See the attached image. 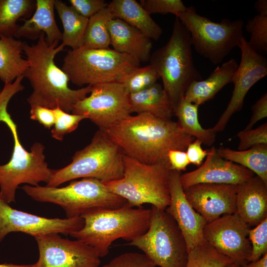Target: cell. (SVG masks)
<instances>
[{
  "instance_id": "obj_1",
  "label": "cell",
  "mask_w": 267,
  "mask_h": 267,
  "mask_svg": "<svg viewBox=\"0 0 267 267\" xmlns=\"http://www.w3.org/2000/svg\"><path fill=\"white\" fill-rule=\"evenodd\" d=\"M103 130L125 155L150 165L170 167L168 158L169 151H185L194 139L182 130L177 122L148 113L131 115Z\"/></svg>"
},
{
  "instance_id": "obj_2",
  "label": "cell",
  "mask_w": 267,
  "mask_h": 267,
  "mask_svg": "<svg viewBox=\"0 0 267 267\" xmlns=\"http://www.w3.org/2000/svg\"><path fill=\"white\" fill-rule=\"evenodd\" d=\"M65 46L49 44L42 33L37 42L31 45L25 42L23 52L29 65L24 74L32 88L27 101L30 105H39L53 109L59 107L71 113L74 105L91 90L92 86L74 89L68 86L69 79L55 64V56Z\"/></svg>"
},
{
  "instance_id": "obj_3",
  "label": "cell",
  "mask_w": 267,
  "mask_h": 267,
  "mask_svg": "<svg viewBox=\"0 0 267 267\" xmlns=\"http://www.w3.org/2000/svg\"><path fill=\"white\" fill-rule=\"evenodd\" d=\"M150 216L151 209L132 207L127 203L116 209L92 210L81 216L83 227L70 235L92 247L103 257L116 240L131 242L145 233Z\"/></svg>"
},
{
  "instance_id": "obj_4",
  "label": "cell",
  "mask_w": 267,
  "mask_h": 267,
  "mask_svg": "<svg viewBox=\"0 0 267 267\" xmlns=\"http://www.w3.org/2000/svg\"><path fill=\"white\" fill-rule=\"evenodd\" d=\"M149 61L162 79L174 113L190 85L202 80L194 64L189 34L178 17L169 40L154 51Z\"/></svg>"
},
{
  "instance_id": "obj_5",
  "label": "cell",
  "mask_w": 267,
  "mask_h": 267,
  "mask_svg": "<svg viewBox=\"0 0 267 267\" xmlns=\"http://www.w3.org/2000/svg\"><path fill=\"white\" fill-rule=\"evenodd\" d=\"M124 155L106 132L99 129L88 145L74 153L69 164L54 169L46 185L58 187L79 178H93L103 182L120 179L123 176Z\"/></svg>"
},
{
  "instance_id": "obj_6",
  "label": "cell",
  "mask_w": 267,
  "mask_h": 267,
  "mask_svg": "<svg viewBox=\"0 0 267 267\" xmlns=\"http://www.w3.org/2000/svg\"><path fill=\"white\" fill-rule=\"evenodd\" d=\"M171 170L166 165L147 164L124 155L122 178L103 183L132 207L139 208L149 204L166 210L170 202Z\"/></svg>"
},
{
  "instance_id": "obj_7",
  "label": "cell",
  "mask_w": 267,
  "mask_h": 267,
  "mask_svg": "<svg viewBox=\"0 0 267 267\" xmlns=\"http://www.w3.org/2000/svg\"><path fill=\"white\" fill-rule=\"evenodd\" d=\"M7 100L0 102V122L4 123L11 132L13 149L9 161L0 165V198L9 204L15 202L16 189L20 184L26 183L38 186L42 182L46 184L54 169L48 168L45 161L44 146L36 142L27 151L21 144L16 124L7 110Z\"/></svg>"
},
{
  "instance_id": "obj_8",
  "label": "cell",
  "mask_w": 267,
  "mask_h": 267,
  "mask_svg": "<svg viewBox=\"0 0 267 267\" xmlns=\"http://www.w3.org/2000/svg\"><path fill=\"white\" fill-rule=\"evenodd\" d=\"M21 188L35 201L59 206L68 218L81 217L92 210L116 209L127 204L103 182L93 178L72 181L62 187L26 184Z\"/></svg>"
},
{
  "instance_id": "obj_9",
  "label": "cell",
  "mask_w": 267,
  "mask_h": 267,
  "mask_svg": "<svg viewBox=\"0 0 267 267\" xmlns=\"http://www.w3.org/2000/svg\"><path fill=\"white\" fill-rule=\"evenodd\" d=\"M139 65L134 58L109 47L91 49L82 46L67 51L61 69L70 81L81 87L118 82Z\"/></svg>"
},
{
  "instance_id": "obj_10",
  "label": "cell",
  "mask_w": 267,
  "mask_h": 267,
  "mask_svg": "<svg viewBox=\"0 0 267 267\" xmlns=\"http://www.w3.org/2000/svg\"><path fill=\"white\" fill-rule=\"evenodd\" d=\"M177 17L188 32L195 51L214 65L222 63L234 48L239 47L244 37L242 20L224 18L214 22L198 14L192 6Z\"/></svg>"
},
{
  "instance_id": "obj_11",
  "label": "cell",
  "mask_w": 267,
  "mask_h": 267,
  "mask_svg": "<svg viewBox=\"0 0 267 267\" xmlns=\"http://www.w3.org/2000/svg\"><path fill=\"white\" fill-rule=\"evenodd\" d=\"M127 245L140 250L156 266L185 267L188 249L184 236L165 210L151 207L149 226Z\"/></svg>"
},
{
  "instance_id": "obj_12",
  "label": "cell",
  "mask_w": 267,
  "mask_h": 267,
  "mask_svg": "<svg viewBox=\"0 0 267 267\" xmlns=\"http://www.w3.org/2000/svg\"><path fill=\"white\" fill-rule=\"evenodd\" d=\"M90 93L74 105L71 113L85 116L99 129L106 130L132 114L130 93L122 84L94 85Z\"/></svg>"
},
{
  "instance_id": "obj_13",
  "label": "cell",
  "mask_w": 267,
  "mask_h": 267,
  "mask_svg": "<svg viewBox=\"0 0 267 267\" xmlns=\"http://www.w3.org/2000/svg\"><path fill=\"white\" fill-rule=\"evenodd\" d=\"M250 226L236 213L224 215L205 225V240L241 267L250 262Z\"/></svg>"
},
{
  "instance_id": "obj_14",
  "label": "cell",
  "mask_w": 267,
  "mask_h": 267,
  "mask_svg": "<svg viewBox=\"0 0 267 267\" xmlns=\"http://www.w3.org/2000/svg\"><path fill=\"white\" fill-rule=\"evenodd\" d=\"M39 256L35 267H99L100 256L94 248L79 240L52 233L34 237Z\"/></svg>"
},
{
  "instance_id": "obj_15",
  "label": "cell",
  "mask_w": 267,
  "mask_h": 267,
  "mask_svg": "<svg viewBox=\"0 0 267 267\" xmlns=\"http://www.w3.org/2000/svg\"><path fill=\"white\" fill-rule=\"evenodd\" d=\"M84 225L81 217L48 218L12 208L0 198V243L13 232H21L34 237L52 233L70 235Z\"/></svg>"
},
{
  "instance_id": "obj_16",
  "label": "cell",
  "mask_w": 267,
  "mask_h": 267,
  "mask_svg": "<svg viewBox=\"0 0 267 267\" xmlns=\"http://www.w3.org/2000/svg\"><path fill=\"white\" fill-rule=\"evenodd\" d=\"M238 47L241 59L232 82L234 84L232 94L226 109L212 128L216 133L224 130L231 117L242 109L250 89L267 75V58L253 50L244 37Z\"/></svg>"
},
{
  "instance_id": "obj_17",
  "label": "cell",
  "mask_w": 267,
  "mask_h": 267,
  "mask_svg": "<svg viewBox=\"0 0 267 267\" xmlns=\"http://www.w3.org/2000/svg\"><path fill=\"white\" fill-rule=\"evenodd\" d=\"M183 190L189 203L207 222L236 213L237 185L199 183Z\"/></svg>"
},
{
  "instance_id": "obj_18",
  "label": "cell",
  "mask_w": 267,
  "mask_h": 267,
  "mask_svg": "<svg viewBox=\"0 0 267 267\" xmlns=\"http://www.w3.org/2000/svg\"><path fill=\"white\" fill-rule=\"evenodd\" d=\"M255 174L250 170L222 158L217 148L208 150L205 161L197 169L180 175V181L183 189L199 183L238 185Z\"/></svg>"
},
{
  "instance_id": "obj_19",
  "label": "cell",
  "mask_w": 267,
  "mask_h": 267,
  "mask_svg": "<svg viewBox=\"0 0 267 267\" xmlns=\"http://www.w3.org/2000/svg\"><path fill=\"white\" fill-rule=\"evenodd\" d=\"M180 172L171 170L169 181L170 202L165 210L177 222L184 236L188 252L205 241L203 229L207 222L186 198L180 181Z\"/></svg>"
},
{
  "instance_id": "obj_20",
  "label": "cell",
  "mask_w": 267,
  "mask_h": 267,
  "mask_svg": "<svg viewBox=\"0 0 267 267\" xmlns=\"http://www.w3.org/2000/svg\"><path fill=\"white\" fill-rule=\"evenodd\" d=\"M236 213L250 226L267 218V184L257 175L237 185Z\"/></svg>"
},
{
  "instance_id": "obj_21",
  "label": "cell",
  "mask_w": 267,
  "mask_h": 267,
  "mask_svg": "<svg viewBox=\"0 0 267 267\" xmlns=\"http://www.w3.org/2000/svg\"><path fill=\"white\" fill-rule=\"evenodd\" d=\"M108 28L110 45L114 50L130 55L139 62L149 61L152 42L140 30L117 18L109 21Z\"/></svg>"
},
{
  "instance_id": "obj_22",
  "label": "cell",
  "mask_w": 267,
  "mask_h": 267,
  "mask_svg": "<svg viewBox=\"0 0 267 267\" xmlns=\"http://www.w3.org/2000/svg\"><path fill=\"white\" fill-rule=\"evenodd\" d=\"M54 0H36L34 13L30 18L22 19L24 23L19 25L15 38L38 40L40 35L44 33L49 44L58 45L61 41L62 33L55 19Z\"/></svg>"
},
{
  "instance_id": "obj_23",
  "label": "cell",
  "mask_w": 267,
  "mask_h": 267,
  "mask_svg": "<svg viewBox=\"0 0 267 267\" xmlns=\"http://www.w3.org/2000/svg\"><path fill=\"white\" fill-rule=\"evenodd\" d=\"M238 64L231 58L218 66L209 77L193 82L186 89L184 97L199 106L212 99L225 86L232 82Z\"/></svg>"
},
{
  "instance_id": "obj_24",
  "label": "cell",
  "mask_w": 267,
  "mask_h": 267,
  "mask_svg": "<svg viewBox=\"0 0 267 267\" xmlns=\"http://www.w3.org/2000/svg\"><path fill=\"white\" fill-rule=\"evenodd\" d=\"M107 7L115 18L137 28L150 39L158 40L162 34L161 27L135 0H113Z\"/></svg>"
},
{
  "instance_id": "obj_25",
  "label": "cell",
  "mask_w": 267,
  "mask_h": 267,
  "mask_svg": "<svg viewBox=\"0 0 267 267\" xmlns=\"http://www.w3.org/2000/svg\"><path fill=\"white\" fill-rule=\"evenodd\" d=\"M132 113H148L163 119H171L174 110L163 86L157 82L141 91L130 94Z\"/></svg>"
},
{
  "instance_id": "obj_26",
  "label": "cell",
  "mask_w": 267,
  "mask_h": 267,
  "mask_svg": "<svg viewBox=\"0 0 267 267\" xmlns=\"http://www.w3.org/2000/svg\"><path fill=\"white\" fill-rule=\"evenodd\" d=\"M24 43L14 37H0V79L4 85L23 76L28 67L27 60L21 54Z\"/></svg>"
},
{
  "instance_id": "obj_27",
  "label": "cell",
  "mask_w": 267,
  "mask_h": 267,
  "mask_svg": "<svg viewBox=\"0 0 267 267\" xmlns=\"http://www.w3.org/2000/svg\"><path fill=\"white\" fill-rule=\"evenodd\" d=\"M54 7L62 22V43L71 49L83 45L84 39L89 19L78 13L72 6L60 0H54Z\"/></svg>"
},
{
  "instance_id": "obj_28",
  "label": "cell",
  "mask_w": 267,
  "mask_h": 267,
  "mask_svg": "<svg viewBox=\"0 0 267 267\" xmlns=\"http://www.w3.org/2000/svg\"><path fill=\"white\" fill-rule=\"evenodd\" d=\"M217 152L222 158L250 170L267 184V144L237 151L220 146Z\"/></svg>"
},
{
  "instance_id": "obj_29",
  "label": "cell",
  "mask_w": 267,
  "mask_h": 267,
  "mask_svg": "<svg viewBox=\"0 0 267 267\" xmlns=\"http://www.w3.org/2000/svg\"><path fill=\"white\" fill-rule=\"evenodd\" d=\"M36 6L35 0H0V37H14L19 20L30 18Z\"/></svg>"
},
{
  "instance_id": "obj_30",
  "label": "cell",
  "mask_w": 267,
  "mask_h": 267,
  "mask_svg": "<svg viewBox=\"0 0 267 267\" xmlns=\"http://www.w3.org/2000/svg\"><path fill=\"white\" fill-rule=\"evenodd\" d=\"M198 107L183 97L175 110L174 115L177 117V123L185 133L210 146L215 141L216 133L212 128L206 129L200 125L198 120Z\"/></svg>"
},
{
  "instance_id": "obj_31",
  "label": "cell",
  "mask_w": 267,
  "mask_h": 267,
  "mask_svg": "<svg viewBox=\"0 0 267 267\" xmlns=\"http://www.w3.org/2000/svg\"><path fill=\"white\" fill-rule=\"evenodd\" d=\"M114 18L108 7L90 17L85 32L83 46L91 49L109 48L110 37L108 23Z\"/></svg>"
},
{
  "instance_id": "obj_32",
  "label": "cell",
  "mask_w": 267,
  "mask_h": 267,
  "mask_svg": "<svg viewBox=\"0 0 267 267\" xmlns=\"http://www.w3.org/2000/svg\"><path fill=\"white\" fill-rule=\"evenodd\" d=\"M233 263L205 240L197 244L188 251L185 267H224Z\"/></svg>"
},
{
  "instance_id": "obj_33",
  "label": "cell",
  "mask_w": 267,
  "mask_h": 267,
  "mask_svg": "<svg viewBox=\"0 0 267 267\" xmlns=\"http://www.w3.org/2000/svg\"><path fill=\"white\" fill-rule=\"evenodd\" d=\"M160 78L157 71L149 64L137 68L118 82L122 84L131 94L150 87L156 83Z\"/></svg>"
},
{
  "instance_id": "obj_34",
  "label": "cell",
  "mask_w": 267,
  "mask_h": 267,
  "mask_svg": "<svg viewBox=\"0 0 267 267\" xmlns=\"http://www.w3.org/2000/svg\"><path fill=\"white\" fill-rule=\"evenodd\" d=\"M246 31L250 34L248 44L256 52H267V16L257 14L248 20Z\"/></svg>"
},
{
  "instance_id": "obj_35",
  "label": "cell",
  "mask_w": 267,
  "mask_h": 267,
  "mask_svg": "<svg viewBox=\"0 0 267 267\" xmlns=\"http://www.w3.org/2000/svg\"><path fill=\"white\" fill-rule=\"evenodd\" d=\"M55 115V123L51 129L53 138L62 141L65 135L75 131L80 123L87 119L84 115L67 113L59 107L53 109Z\"/></svg>"
},
{
  "instance_id": "obj_36",
  "label": "cell",
  "mask_w": 267,
  "mask_h": 267,
  "mask_svg": "<svg viewBox=\"0 0 267 267\" xmlns=\"http://www.w3.org/2000/svg\"><path fill=\"white\" fill-rule=\"evenodd\" d=\"M140 4L150 15L171 13L178 17L188 8L180 0H141Z\"/></svg>"
},
{
  "instance_id": "obj_37",
  "label": "cell",
  "mask_w": 267,
  "mask_h": 267,
  "mask_svg": "<svg viewBox=\"0 0 267 267\" xmlns=\"http://www.w3.org/2000/svg\"><path fill=\"white\" fill-rule=\"evenodd\" d=\"M248 238L252 247L250 262L258 260L267 253V218L249 229Z\"/></svg>"
},
{
  "instance_id": "obj_38",
  "label": "cell",
  "mask_w": 267,
  "mask_h": 267,
  "mask_svg": "<svg viewBox=\"0 0 267 267\" xmlns=\"http://www.w3.org/2000/svg\"><path fill=\"white\" fill-rule=\"evenodd\" d=\"M239 139L238 150H245L253 147L267 144V123L255 129L243 130L237 134Z\"/></svg>"
},
{
  "instance_id": "obj_39",
  "label": "cell",
  "mask_w": 267,
  "mask_h": 267,
  "mask_svg": "<svg viewBox=\"0 0 267 267\" xmlns=\"http://www.w3.org/2000/svg\"><path fill=\"white\" fill-rule=\"evenodd\" d=\"M99 267H157L143 253L127 252Z\"/></svg>"
},
{
  "instance_id": "obj_40",
  "label": "cell",
  "mask_w": 267,
  "mask_h": 267,
  "mask_svg": "<svg viewBox=\"0 0 267 267\" xmlns=\"http://www.w3.org/2000/svg\"><path fill=\"white\" fill-rule=\"evenodd\" d=\"M69 2L78 13L88 19L108 5L104 0H69Z\"/></svg>"
},
{
  "instance_id": "obj_41",
  "label": "cell",
  "mask_w": 267,
  "mask_h": 267,
  "mask_svg": "<svg viewBox=\"0 0 267 267\" xmlns=\"http://www.w3.org/2000/svg\"><path fill=\"white\" fill-rule=\"evenodd\" d=\"M30 118L48 129L53 127L55 119L53 109L39 105H30Z\"/></svg>"
},
{
  "instance_id": "obj_42",
  "label": "cell",
  "mask_w": 267,
  "mask_h": 267,
  "mask_svg": "<svg viewBox=\"0 0 267 267\" xmlns=\"http://www.w3.org/2000/svg\"><path fill=\"white\" fill-rule=\"evenodd\" d=\"M252 115L250 122L244 129H252L254 125L260 120L267 117V94H264L252 106Z\"/></svg>"
},
{
  "instance_id": "obj_43",
  "label": "cell",
  "mask_w": 267,
  "mask_h": 267,
  "mask_svg": "<svg viewBox=\"0 0 267 267\" xmlns=\"http://www.w3.org/2000/svg\"><path fill=\"white\" fill-rule=\"evenodd\" d=\"M202 144L201 141L195 139L187 147L185 152L190 164L200 166L207 156L208 150L203 149Z\"/></svg>"
},
{
  "instance_id": "obj_44",
  "label": "cell",
  "mask_w": 267,
  "mask_h": 267,
  "mask_svg": "<svg viewBox=\"0 0 267 267\" xmlns=\"http://www.w3.org/2000/svg\"><path fill=\"white\" fill-rule=\"evenodd\" d=\"M168 158L171 170L180 172L185 171L190 164L185 151L171 150Z\"/></svg>"
},
{
  "instance_id": "obj_45",
  "label": "cell",
  "mask_w": 267,
  "mask_h": 267,
  "mask_svg": "<svg viewBox=\"0 0 267 267\" xmlns=\"http://www.w3.org/2000/svg\"><path fill=\"white\" fill-rule=\"evenodd\" d=\"M241 267H267V253L258 260L250 262Z\"/></svg>"
},
{
  "instance_id": "obj_46",
  "label": "cell",
  "mask_w": 267,
  "mask_h": 267,
  "mask_svg": "<svg viewBox=\"0 0 267 267\" xmlns=\"http://www.w3.org/2000/svg\"><path fill=\"white\" fill-rule=\"evenodd\" d=\"M254 8L258 14L267 16V0H258L255 3Z\"/></svg>"
},
{
  "instance_id": "obj_47",
  "label": "cell",
  "mask_w": 267,
  "mask_h": 267,
  "mask_svg": "<svg viewBox=\"0 0 267 267\" xmlns=\"http://www.w3.org/2000/svg\"><path fill=\"white\" fill-rule=\"evenodd\" d=\"M0 267H35V264L28 265H17L5 263L0 264Z\"/></svg>"
},
{
  "instance_id": "obj_48",
  "label": "cell",
  "mask_w": 267,
  "mask_h": 267,
  "mask_svg": "<svg viewBox=\"0 0 267 267\" xmlns=\"http://www.w3.org/2000/svg\"><path fill=\"white\" fill-rule=\"evenodd\" d=\"M224 267H241L240 265L235 264L234 263H232Z\"/></svg>"
},
{
  "instance_id": "obj_49",
  "label": "cell",
  "mask_w": 267,
  "mask_h": 267,
  "mask_svg": "<svg viewBox=\"0 0 267 267\" xmlns=\"http://www.w3.org/2000/svg\"><path fill=\"white\" fill-rule=\"evenodd\" d=\"M1 89H0V92H1Z\"/></svg>"
}]
</instances>
